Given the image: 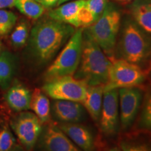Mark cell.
<instances>
[{
  "label": "cell",
  "mask_w": 151,
  "mask_h": 151,
  "mask_svg": "<svg viewBox=\"0 0 151 151\" xmlns=\"http://www.w3.org/2000/svg\"><path fill=\"white\" fill-rule=\"evenodd\" d=\"M11 127L22 146L31 151L37 145L43 124L35 113L25 111L19 112L11 119Z\"/></svg>",
  "instance_id": "obj_8"
},
{
  "label": "cell",
  "mask_w": 151,
  "mask_h": 151,
  "mask_svg": "<svg viewBox=\"0 0 151 151\" xmlns=\"http://www.w3.org/2000/svg\"><path fill=\"white\" fill-rule=\"evenodd\" d=\"M104 92L103 86H88L86 96L82 102L87 113L97 124L101 115Z\"/></svg>",
  "instance_id": "obj_18"
},
{
  "label": "cell",
  "mask_w": 151,
  "mask_h": 151,
  "mask_svg": "<svg viewBox=\"0 0 151 151\" xmlns=\"http://www.w3.org/2000/svg\"><path fill=\"white\" fill-rule=\"evenodd\" d=\"M16 140L7 124L0 129V151H10L16 146Z\"/></svg>",
  "instance_id": "obj_26"
},
{
  "label": "cell",
  "mask_w": 151,
  "mask_h": 151,
  "mask_svg": "<svg viewBox=\"0 0 151 151\" xmlns=\"http://www.w3.org/2000/svg\"><path fill=\"white\" fill-rule=\"evenodd\" d=\"M16 1V0H0V9L14 7Z\"/></svg>",
  "instance_id": "obj_28"
},
{
  "label": "cell",
  "mask_w": 151,
  "mask_h": 151,
  "mask_svg": "<svg viewBox=\"0 0 151 151\" xmlns=\"http://www.w3.org/2000/svg\"><path fill=\"white\" fill-rule=\"evenodd\" d=\"M75 31L70 24L50 18L37 22L29 37V52L34 62L39 66L47 65Z\"/></svg>",
  "instance_id": "obj_1"
},
{
  "label": "cell",
  "mask_w": 151,
  "mask_h": 151,
  "mask_svg": "<svg viewBox=\"0 0 151 151\" xmlns=\"http://www.w3.org/2000/svg\"><path fill=\"white\" fill-rule=\"evenodd\" d=\"M148 71H149V73H150V75L151 76V61H150V66H149V68H148Z\"/></svg>",
  "instance_id": "obj_33"
},
{
  "label": "cell",
  "mask_w": 151,
  "mask_h": 151,
  "mask_svg": "<svg viewBox=\"0 0 151 151\" xmlns=\"http://www.w3.org/2000/svg\"><path fill=\"white\" fill-rule=\"evenodd\" d=\"M10 151H27V150H26V149L24 148L22 146H20V145L16 144V146H15L14 148H13L12 150H11Z\"/></svg>",
  "instance_id": "obj_29"
},
{
  "label": "cell",
  "mask_w": 151,
  "mask_h": 151,
  "mask_svg": "<svg viewBox=\"0 0 151 151\" xmlns=\"http://www.w3.org/2000/svg\"><path fill=\"white\" fill-rule=\"evenodd\" d=\"M119 146L122 151H151V141L126 138L119 142Z\"/></svg>",
  "instance_id": "obj_23"
},
{
  "label": "cell",
  "mask_w": 151,
  "mask_h": 151,
  "mask_svg": "<svg viewBox=\"0 0 151 151\" xmlns=\"http://www.w3.org/2000/svg\"><path fill=\"white\" fill-rule=\"evenodd\" d=\"M29 38V25L24 20L20 21L11 33L10 41L16 48H22L26 44Z\"/></svg>",
  "instance_id": "obj_22"
},
{
  "label": "cell",
  "mask_w": 151,
  "mask_h": 151,
  "mask_svg": "<svg viewBox=\"0 0 151 151\" xmlns=\"http://www.w3.org/2000/svg\"><path fill=\"white\" fill-rule=\"evenodd\" d=\"M108 151H122L120 148H113L109 150Z\"/></svg>",
  "instance_id": "obj_32"
},
{
  "label": "cell",
  "mask_w": 151,
  "mask_h": 151,
  "mask_svg": "<svg viewBox=\"0 0 151 151\" xmlns=\"http://www.w3.org/2000/svg\"><path fill=\"white\" fill-rule=\"evenodd\" d=\"M30 109L35 112L43 124L50 121V104L42 90L36 88L32 93Z\"/></svg>",
  "instance_id": "obj_19"
},
{
  "label": "cell",
  "mask_w": 151,
  "mask_h": 151,
  "mask_svg": "<svg viewBox=\"0 0 151 151\" xmlns=\"http://www.w3.org/2000/svg\"><path fill=\"white\" fill-rule=\"evenodd\" d=\"M58 126L82 151H97L91 129L81 123H60Z\"/></svg>",
  "instance_id": "obj_13"
},
{
  "label": "cell",
  "mask_w": 151,
  "mask_h": 151,
  "mask_svg": "<svg viewBox=\"0 0 151 151\" xmlns=\"http://www.w3.org/2000/svg\"><path fill=\"white\" fill-rule=\"evenodd\" d=\"M88 86L72 76H65L46 81L42 90L53 99L67 100L82 104L86 97Z\"/></svg>",
  "instance_id": "obj_7"
},
{
  "label": "cell",
  "mask_w": 151,
  "mask_h": 151,
  "mask_svg": "<svg viewBox=\"0 0 151 151\" xmlns=\"http://www.w3.org/2000/svg\"><path fill=\"white\" fill-rule=\"evenodd\" d=\"M16 69V58L8 50L0 52V87L3 89L9 88Z\"/></svg>",
  "instance_id": "obj_20"
},
{
  "label": "cell",
  "mask_w": 151,
  "mask_h": 151,
  "mask_svg": "<svg viewBox=\"0 0 151 151\" xmlns=\"http://www.w3.org/2000/svg\"><path fill=\"white\" fill-rule=\"evenodd\" d=\"M117 3L121 4H127L132 3L134 0H113Z\"/></svg>",
  "instance_id": "obj_30"
},
{
  "label": "cell",
  "mask_w": 151,
  "mask_h": 151,
  "mask_svg": "<svg viewBox=\"0 0 151 151\" xmlns=\"http://www.w3.org/2000/svg\"><path fill=\"white\" fill-rule=\"evenodd\" d=\"M37 145L39 151H82L52 121L43 126Z\"/></svg>",
  "instance_id": "obj_11"
},
{
  "label": "cell",
  "mask_w": 151,
  "mask_h": 151,
  "mask_svg": "<svg viewBox=\"0 0 151 151\" xmlns=\"http://www.w3.org/2000/svg\"><path fill=\"white\" fill-rule=\"evenodd\" d=\"M132 20L151 37V0H134L129 6Z\"/></svg>",
  "instance_id": "obj_17"
},
{
  "label": "cell",
  "mask_w": 151,
  "mask_h": 151,
  "mask_svg": "<svg viewBox=\"0 0 151 151\" xmlns=\"http://www.w3.org/2000/svg\"><path fill=\"white\" fill-rule=\"evenodd\" d=\"M120 12L112 5H106L100 18L86 28L90 37L99 45L104 52L109 55V58L113 57L117 39L120 26Z\"/></svg>",
  "instance_id": "obj_4"
},
{
  "label": "cell",
  "mask_w": 151,
  "mask_h": 151,
  "mask_svg": "<svg viewBox=\"0 0 151 151\" xmlns=\"http://www.w3.org/2000/svg\"><path fill=\"white\" fill-rule=\"evenodd\" d=\"M107 5V0H85L78 14L79 28H87L100 18Z\"/></svg>",
  "instance_id": "obj_16"
},
{
  "label": "cell",
  "mask_w": 151,
  "mask_h": 151,
  "mask_svg": "<svg viewBox=\"0 0 151 151\" xmlns=\"http://www.w3.org/2000/svg\"><path fill=\"white\" fill-rule=\"evenodd\" d=\"M37 1L41 3L46 9H50L58 6L59 0H37Z\"/></svg>",
  "instance_id": "obj_27"
},
{
  "label": "cell",
  "mask_w": 151,
  "mask_h": 151,
  "mask_svg": "<svg viewBox=\"0 0 151 151\" xmlns=\"http://www.w3.org/2000/svg\"><path fill=\"white\" fill-rule=\"evenodd\" d=\"M99 124L101 133L106 137H114L120 130L119 97L117 89L104 92Z\"/></svg>",
  "instance_id": "obj_10"
},
{
  "label": "cell",
  "mask_w": 151,
  "mask_h": 151,
  "mask_svg": "<svg viewBox=\"0 0 151 151\" xmlns=\"http://www.w3.org/2000/svg\"><path fill=\"white\" fill-rule=\"evenodd\" d=\"M15 6L30 19L37 20L44 14L46 8L37 0H16Z\"/></svg>",
  "instance_id": "obj_21"
},
{
  "label": "cell",
  "mask_w": 151,
  "mask_h": 151,
  "mask_svg": "<svg viewBox=\"0 0 151 151\" xmlns=\"http://www.w3.org/2000/svg\"><path fill=\"white\" fill-rule=\"evenodd\" d=\"M120 105V124L122 131L129 130L141 109L143 91L138 87L118 89Z\"/></svg>",
  "instance_id": "obj_9"
},
{
  "label": "cell",
  "mask_w": 151,
  "mask_h": 151,
  "mask_svg": "<svg viewBox=\"0 0 151 151\" xmlns=\"http://www.w3.org/2000/svg\"><path fill=\"white\" fill-rule=\"evenodd\" d=\"M50 110L60 123H80L86 120L88 113L81 103L67 100L55 99Z\"/></svg>",
  "instance_id": "obj_12"
},
{
  "label": "cell",
  "mask_w": 151,
  "mask_h": 151,
  "mask_svg": "<svg viewBox=\"0 0 151 151\" xmlns=\"http://www.w3.org/2000/svg\"><path fill=\"white\" fill-rule=\"evenodd\" d=\"M1 50H2V44H1V40H0V52H1Z\"/></svg>",
  "instance_id": "obj_34"
},
{
  "label": "cell",
  "mask_w": 151,
  "mask_h": 151,
  "mask_svg": "<svg viewBox=\"0 0 151 151\" xmlns=\"http://www.w3.org/2000/svg\"><path fill=\"white\" fill-rule=\"evenodd\" d=\"M138 127L141 130L151 131V91L146 94L143 100L138 120Z\"/></svg>",
  "instance_id": "obj_24"
},
{
  "label": "cell",
  "mask_w": 151,
  "mask_h": 151,
  "mask_svg": "<svg viewBox=\"0 0 151 151\" xmlns=\"http://www.w3.org/2000/svg\"><path fill=\"white\" fill-rule=\"evenodd\" d=\"M9 106L16 112L29 110L32 93L27 87L16 83L9 88L5 96Z\"/></svg>",
  "instance_id": "obj_15"
},
{
  "label": "cell",
  "mask_w": 151,
  "mask_h": 151,
  "mask_svg": "<svg viewBox=\"0 0 151 151\" xmlns=\"http://www.w3.org/2000/svg\"><path fill=\"white\" fill-rule=\"evenodd\" d=\"M17 21V16L11 11L0 9V36L7 35Z\"/></svg>",
  "instance_id": "obj_25"
},
{
  "label": "cell",
  "mask_w": 151,
  "mask_h": 151,
  "mask_svg": "<svg viewBox=\"0 0 151 151\" xmlns=\"http://www.w3.org/2000/svg\"><path fill=\"white\" fill-rule=\"evenodd\" d=\"M111 65V60L86 29L83 30L81 62L73 77L88 86H104L108 81Z\"/></svg>",
  "instance_id": "obj_2"
},
{
  "label": "cell",
  "mask_w": 151,
  "mask_h": 151,
  "mask_svg": "<svg viewBox=\"0 0 151 151\" xmlns=\"http://www.w3.org/2000/svg\"><path fill=\"white\" fill-rule=\"evenodd\" d=\"M109 59L111 61V65L109 69L108 81L104 86V91L137 87L146 80V71L139 66L114 57Z\"/></svg>",
  "instance_id": "obj_6"
},
{
  "label": "cell",
  "mask_w": 151,
  "mask_h": 151,
  "mask_svg": "<svg viewBox=\"0 0 151 151\" xmlns=\"http://www.w3.org/2000/svg\"><path fill=\"white\" fill-rule=\"evenodd\" d=\"M85 0H76L58 6L48 12L49 18L79 28L78 14Z\"/></svg>",
  "instance_id": "obj_14"
},
{
  "label": "cell",
  "mask_w": 151,
  "mask_h": 151,
  "mask_svg": "<svg viewBox=\"0 0 151 151\" xmlns=\"http://www.w3.org/2000/svg\"><path fill=\"white\" fill-rule=\"evenodd\" d=\"M70 1V0H59V1H58V6L61 5L62 4L67 2V1Z\"/></svg>",
  "instance_id": "obj_31"
},
{
  "label": "cell",
  "mask_w": 151,
  "mask_h": 151,
  "mask_svg": "<svg viewBox=\"0 0 151 151\" xmlns=\"http://www.w3.org/2000/svg\"><path fill=\"white\" fill-rule=\"evenodd\" d=\"M116 47V58L124 60L142 69L146 66L149 68L151 61V37L132 19L124 22Z\"/></svg>",
  "instance_id": "obj_3"
},
{
  "label": "cell",
  "mask_w": 151,
  "mask_h": 151,
  "mask_svg": "<svg viewBox=\"0 0 151 151\" xmlns=\"http://www.w3.org/2000/svg\"><path fill=\"white\" fill-rule=\"evenodd\" d=\"M83 30L84 28L81 27L76 30L56 59L49 66L45 73L46 81L74 74L81 62Z\"/></svg>",
  "instance_id": "obj_5"
}]
</instances>
